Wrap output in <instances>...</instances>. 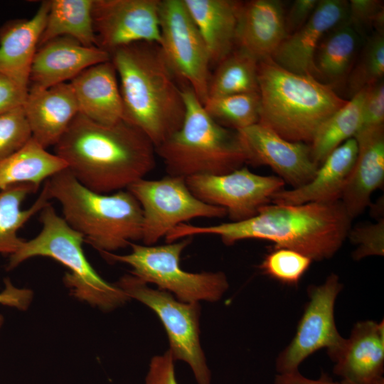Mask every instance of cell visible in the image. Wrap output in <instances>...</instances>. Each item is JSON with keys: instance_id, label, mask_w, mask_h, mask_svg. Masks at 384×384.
Returning a JSON list of instances; mask_svg holds the SVG:
<instances>
[{"instance_id": "19", "label": "cell", "mask_w": 384, "mask_h": 384, "mask_svg": "<svg viewBox=\"0 0 384 384\" xmlns=\"http://www.w3.org/2000/svg\"><path fill=\"white\" fill-rule=\"evenodd\" d=\"M23 107L32 138L45 149L55 146L79 113L70 82L48 88L29 86Z\"/></svg>"}, {"instance_id": "9", "label": "cell", "mask_w": 384, "mask_h": 384, "mask_svg": "<svg viewBox=\"0 0 384 384\" xmlns=\"http://www.w3.org/2000/svg\"><path fill=\"white\" fill-rule=\"evenodd\" d=\"M117 285L130 299L141 302L157 314L166 331L174 361L186 362L198 384H210V372L200 344L198 303L176 300L171 293L154 289L133 274L124 275Z\"/></svg>"}, {"instance_id": "24", "label": "cell", "mask_w": 384, "mask_h": 384, "mask_svg": "<svg viewBox=\"0 0 384 384\" xmlns=\"http://www.w3.org/2000/svg\"><path fill=\"white\" fill-rule=\"evenodd\" d=\"M49 7L50 1H43L32 18L11 20L0 28V73L25 90Z\"/></svg>"}, {"instance_id": "20", "label": "cell", "mask_w": 384, "mask_h": 384, "mask_svg": "<svg viewBox=\"0 0 384 384\" xmlns=\"http://www.w3.org/2000/svg\"><path fill=\"white\" fill-rule=\"evenodd\" d=\"M358 154L341 199L353 219L370 206L373 193L384 181V127L361 130L354 136Z\"/></svg>"}, {"instance_id": "37", "label": "cell", "mask_w": 384, "mask_h": 384, "mask_svg": "<svg viewBox=\"0 0 384 384\" xmlns=\"http://www.w3.org/2000/svg\"><path fill=\"white\" fill-rule=\"evenodd\" d=\"M347 21L361 36L368 28L383 33V1L351 0L348 1Z\"/></svg>"}, {"instance_id": "42", "label": "cell", "mask_w": 384, "mask_h": 384, "mask_svg": "<svg viewBox=\"0 0 384 384\" xmlns=\"http://www.w3.org/2000/svg\"><path fill=\"white\" fill-rule=\"evenodd\" d=\"M4 284L5 288L0 293V304L20 310L27 309L33 298L32 291L14 286L8 278L4 280Z\"/></svg>"}, {"instance_id": "27", "label": "cell", "mask_w": 384, "mask_h": 384, "mask_svg": "<svg viewBox=\"0 0 384 384\" xmlns=\"http://www.w3.org/2000/svg\"><path fill=\"white\" fill-rule=\"evenodd\" d=\"M67 168L64 160L31 138L19 150L0 161V190L18 183L39 188L42 183Z\"/></svg>"}, {"instance_id": "32", "label": "cell", "mask_w": 384, "mask_h": 384, "mask_svg": "<svg viewBox=\"0 0 384 384\" xmlns=\"http://www.w3.org/2000/svg\"><path fill=\"white\" fill-rule=\"evenodd\" d=\"M259 92L240 93L208 98L203 107L218 123L238 131L259 122Z\"/></svg>"}, {"instance_id": "5", "label": "cell", "mask_w": 384, "mask_h": 384, "mask_svg": "<svg viewBox=\"0 0 384 384\" xmlns=\"http://www.w3.org/2000/svg\"><path fill=\"white\" fill-rule=\"evenodd\" d=\"M44 183L50 199L60 204L63 219L100 254L142 240V210L127 189L112 194L95 193L82 186L68 169Z\"/></svg>"}, {"instance_id": "22", "label": "cell", "mask_w": 384, "mask_h": 384, "mask_svg": "<svg viewBox=\"0 0 384 384\" xmlns=\"http://www.w3.org/2000/svg\"><path fill=\"white\" fill-rule=\"evenodd\" d=\"M358 154L356 139L351 138L334 149L319 165L306 184L275 193L271 203L298 205L340 201Z\"/></svg>"}, {"instance_id": "3", "label": "cell", "mask_w": 384, "mask_h": 384, "mask_svg": "<svg viewBox=\"0 0 384 384\" xmlns=\"http://www.w3.org/2000/svg\"><path fill=\"white\" fill-rule=\"evenodd\" d=\"M109 54L119 82L123 119L141 129L156 148L183 123L182 88L157 43H134Z\"/></svg>"}, {"instance_id": "4", "label": "cell", "mask_w": 384, "mask_h": 384, "mask_svg": "<svg viewBox=\"0 0 384 384\" xmlns=\"http://www.w3.org/2000/svg\"><path fill=\"white\" fill-rule=\"evenodd\" d=\"M258 123L284 139L311 143L321 124L348 100L315 78L292 73L272 58L258 61Z\"/></svg>"}, {"instance_id": "15", "label": "cell", "mask_w": 384, "mask_h": 384, "mask_svg": "<svg viewBox=\"0 0 384 384\" xmlns=\"http://www.w3.org/2000/svg\"><path fill=\"white\" fill-rule=\"evenodd\" d=\"M248 155V163L270 166L292 188L311 181L319 168L310 146L287 140L260 123L237 131Z\"/></svg>"}, {"instance_id": "36", "label": "cell", "mask_w": 384, "mask_h": 384, "mask_svg": "<svg viewBox=\"0 0 384 384\" xmlns=\"http://www.w3.org/2000/svg\"><path fill=\"white\" fill-rule=\"evenodd\" d=\"M347 237L357 246L353 257L360 260L368 256H383L384 254V220L376 223L358 225L349 230Z\"/></svg>"}, {"instance_id": "28", "label": "cell", "mask_w": 384, "mask_h": 384, "mask_svg": "<svg viewBox=\"0 0 384 384\" xmlns=\"http://www.w3.org/2000/svg\"><path fill=\"white\" fill-rule=\"evenodd\" d=\"M38 190L29 183L14 184L0 190V254L11 255L17 251L24 241L18 236V230L50 203V198L44 183L42 191L31 206L22 209L26 197Z\"/></svg>"}, {"instance_id": "14", "label": "cell", "mask_w": 384, "mask_h": 384, "mask_svg": "<svg viewBox=\"0 0 384 384\" xmlns=\"http://www.w3.org/2000/svg\"><path fill=\"white\" fill-rule=\"evenodd\" d=\"M160 0H93L96 46L110 53L137 42L159 44Z\"/></svg>"}, {"instance_id": "38", "label": "cell", "mask_w": 384, "mask_h": 384, "mask_svg": "<svg viewBox=\"0 0 384 384\" xmlns=\"http://www.w3.org/2000/svg\"><path fill=\"white\" fill-rule=\"evenodd\" d=\"M383 125L384 82L382 80L365 88L359 131L383 127Z\"/></svg>"}, {"instance_id": "16", "label": "cell", "mask_w": 384, "mask_h": 384, "mask_svg": "<svg viewBox=\"0 0 384 384\" xmlns=\"http://www.w3.org/2000/svg\"><path fill=\"white\" fill-rule=\"evenodd\" d=\"M348 1L319 0L309 20L288 35L271 57L294 73L316 78L314 55L325 34L348 19Z\"/></svg>"}, {"instance_id": "21", "label": "cell", "mask_w": 384, "mask_h": 384, "mask_svg": "<svg viewBox=\"0 0 384 384\" xmlns=\"http://www.w3.org/2000/svg\"><path fill=\"white\" fill-rule=\"evenodd\" d=\"M287 36L281 1L242 2L235 35L237 48L259 61L271 58Z\"/></svg>"}, {"instance_id": "18", "label": "cell", "mask_w": 384, "mask_h": 384, "mask_svg": "<svg viewBox=\"0 0 384 384\" xmlns=\"http://www.w3.org/2000/svg\"><path fill=\"white\" fill-rule=\"evenodd\" d=\"M343 384H384V324L360 321L334 361Z\"/></svg>"}, {"instance_id": "43", "label": "cell", "mask_w": 384, "mask_h": 384, "mask_svg": "<svg viewBox=\"0 0 384 384\" xmlns=\"http://www.w3.org/2000/svg\"><path fill=\"white\" fill-rule=\"evenodd\" d=\"M274 384H343L334 382L327 375L323 374L319 379L311 380L304 377L299 371L279 373L274 378Z\"/></svg>"}, {"instance_id": "11", "label": "cell", "mask_w": 384, "mask_h": 384, "mask_svg": "<svg viewBox=\"0 0 384 384\" xmlns=\"http://www.w3.org/2000/svg\"><path fill=\"white\" fill-rule=\"evenodd\" d=\"M159 44L176 78L186 82L203 105L208 98L210 60L183 0H160Z\"/></svg>"}, {"instance_id": "26", "label": "cell", "mask_w": 384, "mask_h": 384, "mask_svg": "<svg viewBox=\"0 0 384 384\" xmlns=\"http://www.w3.org/2000/svg\"><path fill=\"white\" fill-rule=\"evenodd\" d=\"M360 37L347 20L327 32L314 55L316 79L332 87L347 79L353 68Z\"/></svg>"}, {"instance_id": "10", "label": "cell", "mask_w": 384, "mask_h": 384, "mask_svg": "<svg viewBox=\"0 0 384 384\" xmlns=\"http://www.w3.org/2000/svg\"><path fill=\"white\" fill-rule=\"evenodd\" d=\"M127 189L142 208V240L146 245H153L173 228L189 220L227 215L225 208L196 198L183 177L168 175L154 180L142 178Z\"/></svg>"}, {"instance_id": "33", "label": "cell", "mask_w": 384, "mask_h": 384, "mask_svg": "<svg viewBox=\"0 0 384 384\" xmlns=\"http://www.w3.org/2000/svg\"><path fill=\"white\" fill-rule=\"evenodd\" d=\"M384 75V36L375 32L370 36L361 55L351 69L347 84L351 95L382 80Z\"/></svg>"}, {"instance_id": "8", "label": "cell", "mask_w": 384, "mask_h": 384, "mask_svg": "<svg viewBox=\"0 0 384 384\" xmlns=\"http://www.w3.org/2000/svg\"><path fill=\"white\" fill-rule=\"evenodd\" d=\"M191 242L192 238L188 237L156 246L132 242V252L127 255H101L111 262L129 265L132 274L146 283L156 284L159 289L175 294L181 302L218 301L228 287L223 272L192 273L181 269V253Z\"/></svg>"}, {"instance_id": "41", "label": "cell", "mask_w": 384, "mask_h": 384, "mask_svg": "<svg viewBox=\"0 0 384 384\" xmlns=\"http://www.w3.org/2000/svg\"><path fill=\"white\" fill-rule=\"evenodd\" d=\"M319 0H296L288 13L285 14V26L287 35L301 28L315 11Z\"/></svg>"}, {"instance_id": "23", "label": "cell", "mask_w": 384, "mask_h": 384, "mask_svg": "<svg viewBox=\"0 0 384 384\" xmlns=\"http://www.w3.org/2000/svg\"><path fill=\"white\" fill-rule=\"evenodd\" d=\"M70 83L79 114L104 125L124 119V107L115 68L109 60L81 72Z\"/></svg>"}, {"instance_id": "35", "label": "cell", "mask_w": 384, "mask_h": 384, "mask_svg": "<svg viewBox=\"0 0 384 384\" xmlns=\"http://www.w3.org/2000/svg\"><path fill=\"white\" fill-rule=\"evenodd\" d=\"M31 138L23 106L0 115V161L19 150Z\"/></svg>"}, {"instance_id": "13", "label": "cell", "mask_w": 384, "mask_h": 384, "mask_svg": "<svg viewBox=\"0 0 384 384\" xmlns=\"http://www.w3.org/2000/svg\"><path fill=\"white\" fill-rule=\"evenodd\" d=\"M186 182L196 198L225 208L232 221L254 216L284 185L279 176L259 175L245 166L224 174L189 176Z\"/></svg>"}, {"instance_id": "30", "label": "cell", "mask_w": 384, "mask_h": 384, "mask_svg": "<svg viewBox=\"0 0 384 384\" xmlns=\"http://www.w3.org/2000/svg\"><path fill=\"white\" fill-rule=\"evenodd\" d=\"M365 88L326 119L318 128L311 142V155L319 166L337 147L353 138L361 124Z\"/></svg>"}, {"instance_id": "6", "label": "cell", "mask_w": 384, "mask_h": 384, "mask_svg": "<svg viewBox=\"0 0 384 384\" xmlns=\"http://www.w3.org/2000/svg\"><path fill=\"white\" fill-rule=\"evenodd\" d=\"M182 95L185 115L181 127L155 148L168 175H220L248 163L238 132L215 122L190 86L182 87Z\"/></svg>"}, {"instance_id": "39", "label": "cell", "mask_w": 384, "mask_h": 384, "mask_svg": "<svg viewBox=\"0 0 384 384\" xmlns=\"http://www.w3.org/2000/svg\"><path fill=\"white\" fill-rule=\"evenodd\" d=\"M174 359L170 351L151 358L145 384H178Z\"/></svg>"}, {"instance_id": "2", "label": "cell", "mask_w": 384, "mask_h": 384, "mask_svg": "<svg viewBox=\"0 0 384 384\" xmlns=\"http://www.w3.org/2000/svg\"><path fill=\"white\" fill-rule=\"evenodd\" d=\"M54 148L82 186L101 194L127 189L156 163L152 142L124 119L104 125L78 113Z\"/></svg>"}, {"instance_id": "40", "label": "cell", "mask_w": 384, "mask_h": 384, "mask_svg": "<svg viewBox=\"0 0 384 384\" xmlns=\"http://www.w3.org/2000/svg\"><path fill=\"white\" fill-rule=\"evenodd\" d=\"M28 90L0 73V115L23 106Z\"/></svg>"}, {"instance_id": "29", "label": "cell", "mask_w": 384, "mask_h": 384, "mask_svg": "<svg viewBox=\"0 0 384 384\" xmlns=\"http://www.w3.org/2000/svg\"><path fill=\"white\" fill-rule=\"evenodd\" d=\"M93 0H51L38 48L61 36L71 37L87 47L96 46ZM97 47V46H96Z\"/></svg>"}, {"instance_id": "7", "label": "cell", "mask_w": 384, "mask_h": 384, "mask_svg": "<svg viewBox=\"0 0 384 384\" xmlns=\"http://www.w3.org/2000/svg\"><path fill=\"white\" fill-rule=\"evenodd\" d=\"M39 221L40 233L30 240H24L17 251L9 255L7 270L31 257H48L68 269L63 282L78 300L110 311L130 299L117 284L107 282L94 270L83 252V236L57 213L50 203L40 211Z\"/></svg>"}, {"instance_id": "44", "label": "cell", "mask_w": 384, "mask_h": 384, "mask_svg": "<svg viewBox=\"0 0 384 384\" xmlns=\"http://www.w3.org/2000/svg\"><path fill=\"white\" fill-rule=\"evenodd\" d=\"M3 320H4L3 316L0 315V328L3 324Z\"/></svg>"}, {"instance_id": "1", "label": "cell", "mask_w": 384, "mask_h": 384, "mask_svg": "<svg viewBox=\"0 0 384 384\" xmlns=\"http://www.w3.org/2000/svg\"><path fill=\"white\" fill-rule=\"evenodd\" d=\"M352 220L341 201L298 205L270 203L243 220L207 226L181 223L165 238L170 242L213 235L227 245L247 239L264 240L274 243V248L294 250L321 261L331 257L341 248Z\"/></svg>"}, {"instance_id": "34", "label": "cell", "mask_w": 384, "mask_h": 384, "mask_svg": "<svg viewBox=\"0 0 384 384\" xmlns=\"http://www.w3.org/2000/svg\"><path fill=\"white\" fill-rule=\"evenodd\" d=\"M313 260L288 248H274L264 258L260 267L267 276L288 285H297Z\"/></svg>"}, {"instance_id": "12", "label": "cell", "mask_w": 384, "mask_h": 384, "mask_svg": "<svg viewBox=\"0 0 384 384\" xmlns=\"http://www.w3.org/2000/svg\"><path fill=\"white\" fill-rule=\"evenodd\" d=\"M342 284L336 274H331L319 286L308 288L309 301L298 324L294 337L277 358L279 373L298 371L299 366L318 350L326 348L335 361L346 343L338 333L334 319V305Z\"/></svg>"}, {"instance_id": "31", "label": "cell", "mask_w": 384, "mask_h": 384, "mask_svg": "<svg viewBox=\"0 0 384 384\" xmlns=\"http://www.w3.org/2000/svg\"><path fill=\"white\" fill-rule=\"evenodd\" d=\"M250 92H259L258 60L236 48L211 75L208 98Z\"/></svg>"}, {"instance_id": "25", "label": "cell", "mask_w": 384, "mask_h": 384, "mask_svg": "<svg viewBox=\"0 0 384 384\" xmlns=\"http://www.w3.org/2000/svg\"><path fill=\"white\" fill-rule=\"evenodd\" d=\"M207 48L210 64H218L235 48L238 15L242 1L183 0Z\"/></svg>"}, {"instance_id": "17", "label": "cell", "mask_w": 384, "mask_h": 384, "mask_svg": "<svg viewBox=\"0 0 384 384\" xmlns=\"http://www.w3.org/2000/svg\"><path fill=\"white\" fill-rule=\"evenodd\" d=\"M109 60L110 54L98 47L85 46L71 37H58L38 48L29 86L48 88L68 82L84 70Z\"/></svg>"}]
</instances>
